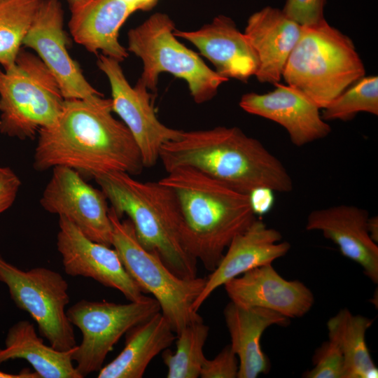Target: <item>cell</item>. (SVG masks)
Here are the masks:
<instances>
[{
    "label": "cell",
    "mask_w": 378,
    "mask_h": 378,
    "mask_svg": "<svg viewBox=\"0 0 378 378\" xmlns=\"http://www.w3.org/2000/svg\"><path fill=\"white\" fill-rule=\"evenodd\" d=\"M159 182L176 197L183 248L209 272L218 266L234 237L257 218L249 195L192 167L172 169Z\"/></svg>",
    "instance_id": "3"
},
{
    "label": "cell",
    "mask_w": 378,
    "mask_h": 378,
    "mask_svg": "<svg viewBox=\"0 0 378 378\" xmlns=\"http://www.w3.org/2000/svg\"><path fill=\"white\" fill-rule=\"evenodd\" d=\"M302 30V26L282 10L272 6H266L248 18L244 34L258 59L255 76L260 83H280Z\"/></svg>",
    "instance_id": "20"
},
{
    "label": "cell",
    "mask_w": 378,
    "mask_h": 378,
    "mask_svg": "<svg viewBox=\"0 0 378 378\" xmlns=\"http://www.w3.org/2000/svg\"><path fill=\"white\" fill-rule=\"evenodd\" d=\"M290 246L289 242L282 241L280 232L256 218L234 237L218 266L206 278L204 288L192 305L194 311L198 312L216 288L248 270L272 264L284 256Z\"/></svg>",
    "instance_id": "17"
},
{
    "label": "cell",
    "mask_w": 378,
    "mask_h": 378,
    "mask_svg": "<svg viewBox=\"0 0 378 378\" xmlns=\"http://www.w3.org/2000/svg\"><path fill=\"white\" fill-rule=\"evenodd\" d=\"M368 231L370 238L377 244L378 242V218L372 216L368 218L367 223Z\"/></svg>",
    "instance_id": "35"
},
{
    "label": "cell",
    "mask_w": 378,
    "mask_h": 378,
    "mask_svg": "<svg viewBox=\"0 0 378 378\" xmlns=\"http://www.w3.org/2000/svg\"><path fill=\"white\" fill-rule=\"evenodd\" d=\"M57 248L68 275L91 278L119 290L130 302L146 298L126 271L114 248L89 239L64 216H59Z\"/></svg>",
    "instance_id": "14"
},
{
    "label": "cell",
    "mask_w": 378,
    "mask_h": 378,
    "mask_svg": "<svg viewBox=\"0 0 378 378\" xmlns=\"http://www.w3.org/2000/svg\"><path fill=\"white\" fill-rule=\"evenodd\" d=\"M160 312L154 298L119 304L81 300L66 310L69 320L83 335L72 360L82 377L99 372L108 354L120 337L134 326Z\"/></svg>",
    "instance_id": "10"
},
{
    "label": "cell",
    "mask_w": 378,
    "mask_h": 378,
    "mask_svg": "<svg viewBox=\"0 0 378 378\" xmlns=\"http://www.w3.org/2000/svg\"><path fill=\"white\" fill-rule=\"evenodd\" d=\"M174 333L161 312L134 326L125 334L123 349L101 368L97 377H142L150 361L175 342Z\"/></svg>",
    "instance_id": "23"
},
{
    "label": "cell",
    "mask_w": 378,
    "mask_h": 378,
    "mask_svg": "<svg viewBox=\"0 0 378 378\" xmlns=\"http://www.w3.org/2000/svg\"><path fill=\"white\" fill-rule=\"evenodd\" d=\"M0 378H39L38 374L29 370H22L19 374H10L0 370Z\"/></svg>",
    "instance_id": "36"
},
{
    "label": "cell",
    "mask_w": 378,
    "mask_h": 378,
    "mask_svg": "<svg viewBox=\"0 0 378 378\" xmlns=\"http://www.w3.org/2000/svg\"><path fill=\"white\" fill-rule=\"evenodd\" d=\"M223 286L230 301L268 309L290 319L304 316L314 303V294L304 284L284 279L272 264L248 270Z\"/></svg>",
    "instance_id": "16"
},
{
    "label": "cell",
    "mask_w": 378,
    "mask_h": 378,
    "mask_svg": "<svg viewBox=\"0 0 378 378\" xmlns=\"http://www.w3.org/2000/svg\"><path fill=\"white\" fill-rule=\"evenodd\" d=\"M175 24L166 14L156 13L127 33V48L139 57L143 71L139 79L155 92L159 75L167 72L184 80L196 104L213 99L229 79L209 68L198 54L179 42Z\"/></svg>",
    "instance_id": "6"
},
{
    "label": "cell",
    "mask_w": 378,
    "mask_h": 378,
    "mask_svg": "<svg viewBox=\"0 0 378 378\" xmlns=\"http://www.w3.org/2000/svg\"><path fill=\"white\" fill-rule=\"evenodd\" d=\"M112 113L111 99L104 96L65 99L57 120L38 132L34 168L64 166L92 178L112 172L140 174L144 166L139 149Z\"/></svg>",
    "instance_id": "1"
},
{
    "label": "cell",
    "mask_w": 378,
    "mask_h": 378,
    "mask_svg": "<svg viewBox=\"0 0 378 378\" xmlns=\"http://www.w3.org/2000/svg\"><path fill=\"white\" fill-rule=\"evenodd\" d=\"M1 1V0H0V1Z\"/></svg>",
    "instance_id": "38"
},
{
    "label": "cell",
    "mask_w": 378,
    "mask_h": 378,
    "mask_svg": "<svg viewBox=\"0 0 378 378\" xmlns=\"http://www.w3.org/2000/svg\"><path fill=\"white\" fill-rule=\"evenodd\" d=\"M120 63L101 54L97 64L109 81L113 112L119 115L131 132L139 149L144 168H150L159 160L162 146L177 139L182 130L169 127L158 120L152 94L139 80L132 86Z\"/></svg>",
    "instance_id": "11"
},
{
    "label": "cell",
    "mask_w": 378,
    "mask_h": 378,
    "mask_svg": "<svg viewBox=\"0 0 378 378\" xmlns=\"http://www.w3.org/2000/svg\"><path fill=\"white\" fill-rule=\"evenodd\" d=\"M378 115V76H363L323 108L326 121L352 120L358 113Z\"/></svg>",
    "instance_id": "28"
},
{
    "label": "cell",
    "mask_w": 378,
    "mask_h": 378,
    "mask_svg": "<svg viewBox=\"0 0 378 378\" xmlns=\"http://www.w3.org/2000/svg\"><path fill=\"white\" fill-rule=\"evenodd\" d=\"M70 9L69 28L77 43L120 62L128 57L127 48L118 41V32L134 12L122 1L85 0Z\"/></svg>",
    "instance_id": "21"
},
{
    "label": "cell",
    "mask_w": 378,
    "mask_h": 378,
    "mask_svg": "<svg viewBox=\"0 0 378 378\" xmlns=\"http://www.w3.org/2000/svg\"><path fill=\"white\" fill-rule=\"evenodd\" d=\"M70 6V8L76 7L82 4L85 0H66Z\"/></svg>",
    "instance_id": "37"
},
{
    "label": "cell",
    "mask_w": 378,
    "mask_h": 378,
    "mask_svg": "<svg viewBox=\"0 0 378 378\" xmlns=\"http://www.w3.org/2000/svg\"><path fill=\"white\" fill-rule=\"evenodd\" d=\"M274 90L264 94H243L239 106L246 113L258 115L282 126L291 142L302 146L326 138L331 127L322 118L320 108L298 90L280 83Z\"/></svg>",
    "instance_id": "15"
},
{
    "label": "cell",
    "mask_w": 378,
    "mask_h": 378,
    "mask_svg": "<svg viewBox=\"0 0 378 378\" xmlns=\"http://www.w3.org/2000/svg\"><path fill=\"white\" fill-rule=\"evenodd\" d=\"M39 202L46 211L67 218L89 239L111 246L107 199L101 189L88 184L77 171L64 166L53 167Z\"/></svg>",
    "instance_id": "12"
},
{
    "label": "cell",
    "mask_w": 378,
    "mask_h": 378,
    "mask_svg": "<svg viewBox=\"0 0 378 378\" xmlns=\"http://www.w3.org/2000/svg\"><path fill=\"white\" fill-rule=\"evenodd\" d=\"M372 320L353 314L347 308L330 318L328 327L336 332L344 356L343 378H377L378 369L365 341V334Z\"/></svg>",
    "instance_id": "25"
},
{
    "label": "cell",
    "mask_w": 378,
    "mask_h": 378,
    "mask_svg": "<svg viewBox=\"0 0 378 378\" xmlns=\"http://www.w3.org/2000/svg\"><path fill=\"white\" fill-rule=\"evenodd\" d=\"M174 34L194 45L213 64L215 71L227 79L246 82L257 71L258 59L254 50L227 16L219 15L195 31L175 29Z\"/></svg>",
    "instance_id": "18"
},
{
    "label": "cell",
    "mask_w": 378,
    "mask_h": 378,
    "mask_svg": "<svg viewBox=\"0 0 378 378\" xmlns=\"http://www.w3.org/2000/svg\"><path fill=\"white\" fill-rule=\"evenodd\" d=\"M326 0H286L282 9L301 26H312L323 21Z\"/></svg>",
    "instance_id": "30"
},
{
    "label": "cell",
    "mask_w": 378,
    "mask_h": 378,
    "mask_svg": "<svg viewBox=\"0 0 378 378\" xmlns=\"http://www.w3.org/2000/svg\"><path fill=\"white\" fill-rule=\"evenodd\" d=\"M75 347L59 351L45 344L36 334L34 324L21 320L8 330L5 346L0 348V364L9 360L24 359L39 378H83L73 364Z\"/></svg>",
    "instance_id": "24"
},
{
    "label": "cell",
    "mask_w": 378,
    "mask_h": 378,
    "mask_svg": "<svg viewBox=\"0 0 378 378\" xmlns=\"http://www.w3.org/2000/svg\"><path fill=\"white\" fill-rule=\"evenodd\" d=\"M274 192L269 188H260L249 194L251 206L256 216L264 215L271 210L274 203Z\"/></svg>",
    "instance_id": "33"
},
{
    "label": "cell",
    "mask_w": 378,
    "mask_h": 378,
    "mask_svg": "<svg viewBox=\"0 0 378 378\" xmlns=\"http://www.w3.org/2000/svg\"><path fill=\"white\" fill-rule=\"evenodd\" d=\"M365 75L353 41L324 20L302 26L282 77L323 109Z\"/></svg>",
    "instance_id": "5"
},
{
    "label": "cell",
    "mask_w": 378,
    "mask_h": 378,
    "mask_svg": "<svg viewBox=\"0 0 378 378\" xmlns=\"http://www.w3.org/2000/svg\"><path fill=\"white\" fill-rule=\"evenodd\" d=\"M133 11L148 10L155 6L158 0H121Z\"/></svg>",
    "instance_id": "34"
},
{
    "label": "cell",
    "mask_w": 378,
    "mask_h": 378,
    "mask_svg": "<svg viewBox=\"0 0 378 378\" xmlns=\"http://www.w3.org/2000/svg\"><path fill=\"white\" fill-rule=\"evenodd\" d=\"M120 218L132 222L139 243L158 254L167 267L182 279L197 277V260L183 248L178 234L179 211L176 197L158 181H141L123 172L94 178Z\"/></svg>",
    "instance_id": "4"
},
{
    "label": "cell",
    "mask_w": 378,
    "mask_h": 378,
    "mask_svg": "<svg viewBox=\"0 0 378 378\" xmlns=\"http://www.w3.org/2000/svg\"><path fill=\"white\" fill-rule=\"evenodd\" d=\"M64 100L39 57L21 48L13 67L0 69V133L34 139L40 129L57 120Z\"/></svg>",
    "instance_id": "8"
},
{
    "label": "cell",
    "mask_w": 378,
    "mask_h": 378,
    "mask_svg": "<svg viewBox=\"0 0 378 378\" xmlns=\"http://www.w3.org/2000/svg\"><path fill=\"white\" fill-rule=\"evenodd\" d=\"M22 182L8 167L0 166V214L14 203Z\"/></svg>",
    "instance_id": "32"
},
{
    "label": "cell",
    "mask_w": 378,
    "mask_h": 378,
    "mask_svg": "<svg viewBox=\"0 0 378 378\" xmlns=\"http://www.w3.org/2000/svg\"><path fill=\"white\" fill-rule=\"evenodd\" d=\"M238 370V358L229 344L213 359L204 360L200 377L202 378H236Z\"/></svg>",
    "instance_id": "31"
},
{
    "label": "cell",
    "mask_w": 378,
    "mask_h": 378,
    "mask_svg": "<svg viewBox=\"0 0 378 378\" xmlns=\"http://www.w3.org/2000/svg\"><path fill=\"white\" fill-rule=\"evenodd\" d=\"M232 350L239 360L237 378H255L270 369L268 357L262 351L260 338L274 325L286 326L290 318L268 309L244 307L230 301L223 311Z\"/></svg>",
    "instance_id": "22"
},
{
    "label": "cell",
    "mask_w": 378,
    "mask_h": 378,
    "mask_svg": "<svg viewBox=\"0 0 378 378\" xmlns=\"http://www.w3.org/2000/svg\"><path fill=\"white\" fill-rule=\"evenodd\" d=\"M328 340L314 351V367L303 374L306 378H343L344 356L338 337L328 327Z\"/></svg>",
    "instance_id": "29"
},
{
    "label": "cell",
    "mask_w": 378,
    "mask_h": 378,
    "mask_svg": "<svg viewBox=\"0 0 378 378\" xmlns=\"http://www.w3.org/2000/svg\"><path fill=\"white\" fill-rule=\"evenodd\" d=\"M209 327L203 321L186 326L176 334V351L166 349L162 358L167 368L168 378H197L206 357L203 348L209 335Z\"/></svg>",
    "instance_id": "27"
},
{
    "label": "cell",
    "mask_w": 378,
    "mask_h": 378,
    "mask_svg": "<svg viewBox=\"0 0 378 378\" xmlns=\"http://www.w3.org/2000/svg\"><path fill=\"white\" fill-rule=\"evenodd\" d=\"M64 13L58 0H42L22 45L33 49L58 83L65 99L92 100L104 96L85 79L67 50Z\"/></svg>",
    "instance_id": "13"
},
{
    "label": "cell",
    "mask_w": 378,
    "mask_h": 378,
    "mask_svg": "<svg viewBox=\"0 0 378 378\" xmlns=\"http://www.w3.org/2000/svg\"><path fill=\"white\" fill-rule=\"evenodd\" d=\"M159 160L169 172L190 167L241 192L260 188L288 192L293 182L284 164L237 127L183 131L164 144Z\"/></svg>",
    "instance_id": "2"
},
{
    "label": "cell",
    "mask_w": 378,
    "mask_h": 378,
    "mask_svg": "<svg viewBox=\"0 0 378 378\" xmlns=\"http://www.w3.org/2000/svg\"><path fill=\"white\" fill-rule=\"evenodd\" d=\"M112 225L111 246L126 271L145 293L158 301L161 313L178 334L186 326L203 321L192 305L201 293L206 278L182 279L170 270L155 252L139 241L130 220H122L109 207Z\"/></svg>",
    "instance_id": "7"
},
{
    "label": "cell",
    "mask_w": 378,
    "mask_h": 378,
    "mask_svg": "<svg viewBox=\"0 0 378 378\" xmlns=\"http://www.w3.org/2000/svg\"><path fill=\"white\" fill-rule=\"evenodd\" d=\"M42 0L0 1V64L15 65L22 42Z\"/></svg>",
    "instance_id": "26"
},
{
    "label": "cell",
    "mask_w": 378,
    "mask_h": 378,
    "mask_svg": "<svg viewBox=\"0 0 378 378\" xmlns=\"http://www.w3.org/2000/svg\"><path fill=\"white\" fill-rule=\"evenodd\" d=\"M368 218V212L360 207L335 205L311 211L306 229L321 232L338 246L344 257L360 265L364 274L377 284L378 246L369 235Z\"/></svg>",
    "instance_id": "19"
},
{
    "label": "cell",
    "mask_w": 378,
    "mask_h": 378,
    "mask_svg": "<svg viewBox=\"0 0 378 378\" xmlns=\"http://www.w3.org/2000/svg\"><path fill=\"white\" fill-rule=\"evenodd\" d=\"M0 281L7 286L16 306L35 321L39 334L51 346L69 351L76 346L66 311L69 285L61 274L42 267L24 271L0 254Z\"/></svg>",
    "instance_id": "9"
}]
</instances>
